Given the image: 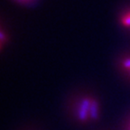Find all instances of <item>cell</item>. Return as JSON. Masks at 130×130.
Returning a JSON list of instances; mask_svg holds the SVG:
<instances>
[{
    "label": "cell",
    "instance_id": "2",
    "mask_svg": "<svg viewBox=\"0 0 130 130\" xmlns=\"http://www.w3.org/2000/svg\"><path fill=\"white\" fill-rule=\"evenodd\" d=\"M121 24L124 25L125 27L130 28V11L123 14L121 17Z\"/></svg>",
    "mask_w": 130,
    "mask_h": 130
},
{
    "label": "cell",
    "instance_id": "4",
    "mask_svg": "<svg viewBox=\"0 0 130 130\" xmlns=\"http://www.w3.org/2000/svg\"><path fill=\"white\" fill-rule=\"evenodd\" d=\"M21 1H27V0H21Z\"/></svg>",
    "mask_w": 130,
    "mask_h": 130
},
{
    "label": "cell",
    "instance_id": "1",
    "mask_svg": "<svg viewBox=\"0 0 130 130\" xmlns=\"http://www.w3.org/2000/svg\"><path fill=\"white\" fill-rule=\"evenodd\" d=\"M99 117V106L97 102L90 99L81 100L78 108V118L81 121L96 119Z\"/></svg>",
    "mask_w": 130,
    "mask_h": 130
},
{
    "label": "cell",
    "instance_id": "3",
    "mask_svg": "<svg viewBox=\"0 0 130 130\" xmlns=\"http://www.w3.org/2000/svg\"><path fill=\"white\" fill-rule=\"evenodd\" d=\"M123 66H124V68L126 71H128L130 72V58H127V59L124 60V61H123Z\"/></svg>",
    "mask_w": 130,
    "mask_h": 130
}]
</instances>
